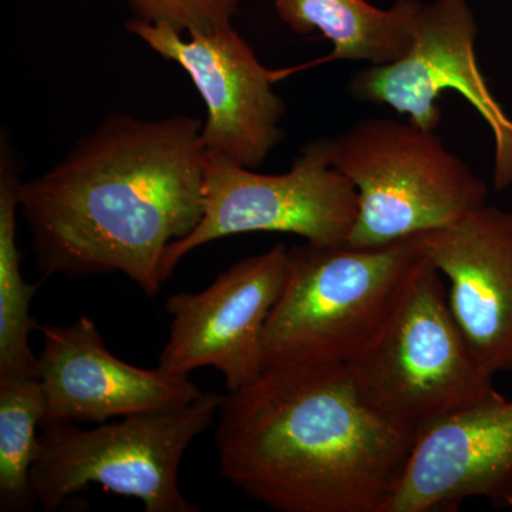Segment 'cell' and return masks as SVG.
<instances>
[{
    "label": "cell",
    "mask_w": 512,
    "mask_h": 512,
    "mask_svg": "<svg viewBox=\"0 0 512 512\" xmlns=\"http://www.w3.org/2000/svg\"><path fill=\"white\" fill-rule=\"evenodd\" d=\"M204 123L107 117L45 174L20 181L19 211L45 276L120 272L146 295L165 251L204 215Z\"/></svg>",
    "instance_id": "6da1fadb"
},
{
    "label": "cell",
    "mask_w": 512,
    "mask_h": 512,
    "mask_svg": "<svg viewBox=\"0 0 512 512\" xmlns=\"http://www.w3.org/2000/svg\"><path fill=\"white\" fill-rule=\"evenodd\" d=\"M218 417L222 476L278 512H386L416 443L343 363L268 367L224 394Z\"/></svg>",
    "instance_id": "7a4b0ae2"
},
{
    "label": "cell",
    "mask_w": 512,
    "mask_h": 512,
    "mask_svg": "<svg viewBox=\"0 0 512 512\" xmlns=\"http://www.w3.org/2000/svg\"><path fill=\"white\" fill-rule=\"evenodd\" d=\"M346 366L365 402L416 440L503 399L454 319L446 279L424 256L382 328Z\"/></svg>",
    "instance_id": "3957f363"
},
{
    "label": "cell",
    "mask_w": 512,
    "mask_h": 512,
    "mask_svg": "<svg viewBox=\"0 0 512 512\" xmlns=\"http://www.w3.org/2000/svg\"><path fill=\"white\" fill-rule=\"evenodd\" d=\"M421 259L416 235L382 247L288 248L284 286L266 322L265 369L346 365L382 328Z\"/></svg>",
    "instance_id": "277c9868"
},
{
    "label": "cell",
    "mask_w": 512,
    "mask_h": 512,
    "mask_svg": "<svg viewBox=\"0 0 512 512\" xmlns=\"http://www.w3.org/2000/svg\"><path fill=\"white\" fill-rule=\"evenodd\" d=\"M222 396L204 393L174 409L131 414L94 429L73 423L40 426V450L30 484L37 504L56 511L90 485L136 498L146 512H198L180 488V468L192 441L218 416Z\"/></svg>",
    "instance_id": "5b68a950"
},
{
    "label": "cell",
    "mask_w": 512,
    "mask_h": 512,
    "mask_svg": "<svg viewBox=\"0 0 512 512\" xmlns=\"http://www.w3.org/2000/svg\"><path fill=\"white\" fill-rule=\"evenodd\" d=\"M329 138L333 164L357 192L353 247H382L444 228L487 204V184L434 131L366 119Z\"/></svg>",
    "instance_id": "8992f818"
},
{
    "label": "cell",
    "mask_w": 512,
    "mask_h": 512,
    "mask_svg": "<svg viewBox=\"0 0 512 512\" xmlns=\"http://www.w3.org/2000/svg\"><path fill=\"white\" fill-rule=\"evenodd\" d=\"M356 217L355 185L333 164L329 137L309 141L282 174L205 158L204 215L167 248L161 274L167 281L184 256L231 235L282 232L315 245L346 244Z\"/></svg>",
    "instance_id": "52a82bcc"
},
{
    "label": "cell",
    "mask_w": 512,
    "mask_h": 512,
    "mask_svg": "<svg viewBox=\"0 0 512 512\" xmlns=\"http://www.w3.org/2000/svg\"><path fill=\"white\" fill-rule=\"evenodd\" d=\"M477 22L467 0L423 3L406 55L359 70L349 94L409 117L410 123L436 131L441 123L437 99L456 90L478 111L493 133L497 191L512 185V119L485 82L476 55Z\"/></svg>",
    "instance_id": "ba28073f"
},
{
    "label": "cell",
    "mask_w": 512,
    "mask_h": 512,
    "mask_svg": "<svg viewBox=\"0 0 512 512\" xmlns=\"http://www.w3.org/2000/svg\"><path fill=\"white\" fill-rule=\"evenodd\" d=\"M127 30L177 63L197 87L207 107L201 131L205 158L261 167L284 138L286 107L274 90L275 70L259 62L237 30L228 26L185 40L183 33L137 19L128 20Z\"/></svg>",
    "instance_id": "9c48e42d"
},
{
    "label": "cell",
    "mask_w": 512,
    "mask_h": 512,
    "mask_svg": "<svg viewBox=\"0 0 512 512\" xmlns=\"http://www.w3.org/2000/svg\"><path fill=\"white\" fill-rule=\"evenodd\" d=\"M284 244L248 256L221 272L208 288L175 293L165 305L170 335L158 367L188 377L212 367L237 392L264 373V333L286 276Z\"/></svg>",
    "instance_id": "30bf717a"
},
{
    "label": "cell",
    "mask_w": 512,
    "mask_h": 512,
    "mask_svg": "<svg viewBox=\"0 0 512 512\" xmlns=\"http://www.w3.org/2000/svg\"><path fill=\"white\" fill-rule=\"evenodd\" d=\"M43 349L37 376L45 393L43 424L94 421L185 406L201 397L188 377L161 367L141 369L104 345L96 323L80 316L70 325L37 328Z\"/></svg>",
    "instance_id": "8fae6325"
},
{
    "label": "cell",
    "mask_w": 512,
    "mask_h": 512,
    "mask_svg": "<svg viewBox=\"0 0 512 512\" xmlns=\"http://www.w3.org/2000/svg\"><path fill=\"white\" fill-rule=\"evenodd\" d=\"M416 238L481 363L494 376L512 373V212L484 204Z\"/></svg>",
    "instance_id": "7c38bea8"
},
{
    "label": "cell",
    "mask_w": 512,
    "mask_h": 512,
    "mask_svg": "<svg viewBox=\"0 0 512 512\" xmlns=\"http://www.w3.org/2000/svg\"><path fill=\"white\" fill-rule=\"evenodd\" d=\"M470 498L512 507V400L464 410L421 434L386 512L450 511Z\"/></svg>",
    "instance_id": "4fadbf2b"
},
{
    "label": "cell",
    "mask_w": 512,
    "mask_h": 512,
    "mask_svg": "<svg viewBox=\"0 0 512 512\" xmlns=\"http://www.w3.org/2000/svg\"><path fill=\"white\" fill-rule=\"evenodd\" d=\"M421 5L420 0H396L389 9H379L367 0H275L276 13L289 29L298 35L319 30L333 46L322 59L275 70L276 80L340 60L396 62L412 46Z\"/></svg>",
    "instance_id": "5bb4252c"
},
{
    "label": "cell",
    "mask_w": 512,
    "mask_h": 512,
    "mask_svg": "<svg viewBox=\"0 0 512 512\" xmlns=\"http://www.w3.org/2000/svg\"><path fill=\"white\" fill-rule=\"evenodd\" d=\"M0 379L37 375L30 333L39 325L30 315L37 286L22 274V254L16 241L20 161L8 137L0 141Z\"/></svg>",
    "instance_id": "9a60e30c"
},
{
    "label": "cell",
    "mask_w": 512,
    "mask_h": 512,
    "mask_svg": "<svg viewBox=\"0 0 512 512\" xmlns=\"http://www.w3.org/2000/svg\"><path fill=\"white\" fill-rule=\"evenodd\" d=\"M45 393L39 376L0 379V511H32L30 471L40 450Z\"/></svg>",
    "instance_id": "2e32d148"
},
{
    "label": "cell",
    "mask_w": 512,
    "mask_h": 512,
    "mask_svg": "<svg viewBox=\"0 0 512 512\" xmlns=\"http://www.w3.org/2000/svg\"><path fill=\"white\" fill-rule=\"evenodd\" d=\"M133 19L175 32H214L232 26L241 0H126Z\"/></svg>",
    "instance_id": "e0dca14e"
}]
</instances>
